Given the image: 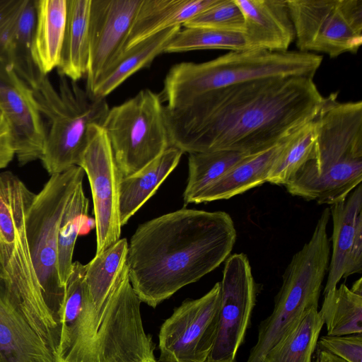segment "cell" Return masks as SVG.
<instances>
[{
    "label": "cell",
    "mask_w": 362,
    "mask_h": 362,
    "mask_svg": "<svg viewBox=\"0 0 362 362\" xmlns=\"http://www.w3.org/2000/svg\"><path fill=\"white\" fill-rule=\"evenodd\" d=\"M323 100L312 77H271L212 90L179 107L165 105V116L171 146L183 153L255 154L314 119Z\"/></svg>",
    "instance_id": "6da1fadb"
},
{
    "label": "cell",
    "mask_w": 362,
    "mask_h": 362,
    "mask_svg": "<svg viewBox=\"0 0 362 362\" xmlns=\"http://www.w3.org/2000/svg\"><path fill=\"white\" fill-rule=\"evenodd\" d=\"M236 230L225 211L181 209L137 228L126 265L141 302L156 308L226 261Z\"/></svg>",
    "instance_id": "7a4b0ae2"
},
{
    "label": "cell",
    "mask_w": 362,
    "mask_h": 362,
    "mask_svg": "<svg viewBox=\"0 0 362 362\" xmlns=\"http://www.w3.org/2000/svg\"><path fill=\"white\" fill-rule=\"evenodd\" d=\"M312 157L286 183L293 196L330 204L344 200L362 181V102L324 97L314 119Z\"/></svg>",
    "instance_id": "3957f363"
},
{
    "label": "cell",
    "mask_w": 362,
    "mask_h": 362,
    "mask_svg": "<svg viewBox=\"0 0 362 362\" xmlns=\"http://www.w3.org/2000/svg\"><path fill=\"white\" fill-rule=\"evenodd\" d=\"M322 57L300 51L261 49L230 51L214 59L181 62L168 71L163 83L162 101L179 107L208 92L235 84L271 77L313 78Z\"/></svg>",
    "instance_id": "277c9868"
},
{
    "label": "cell",
    "mask_w": 362,
    "mask_h": 362,
    "mask_svg": "<svg viewBox=\"0 0 362 362\" xmlns=\"http://www.w3.org/2000/svg\"><path fill=\"white\" fill-rule=\"evenodd\" d=\"M35 194L13 173H0V293L44 334L59 338L42 297L27 238L25 215Z\"/></svg>",
    "instance_id": "5b68a950"
},
{
    "label": "cell",
    "mask_w": 362,
    "mask_h": 362,
    "mask_svg": "<svg viewBox=\"0 0 362 362\" xmlns=\"http://www.w3.org/2000/svg\"><path fill=\"white\" fill-rule=\"evenodd\" d=\"M59 77L58 90L42 74L32 88L47 120L40 160L50 175L78 166L88 144L89 127L101 126L110 110L105 98L93 97L77 82Z\"/></svg>",
    "instance_id": "8992f818"
},
{
    "label": "cell",
    "mask_w": 362,
    "mask_h": 362,
    "mask_svg": "<svg viewBox=\"0 0 362 362\" xmlns=\"http://www.w3.org/2000/svg\"><path fill=\"white\" fill-rule=\"evenodd\" d=\"M325 220H318L309 241L292 257L283 274L272 313L258 327L257 341L246 362H263L266 354L314 308L330 259Z\"/></svg>",
    "instance_id": "52a82bcc"
},
{
    "label": "cell",
    "mask_w": 362,
    "mask_h": 362,
    "mask_svg": "<svg viewBox=\"0 0 362 362\" xmlns=\"http://www.w3.org/2000/svg\"><path fill=\"white\" fill-rule=\"evenodd\" d=\"M84 175L78 165L50 175L35 194L25 215L27 238L42 297L60 333L65 286L58 272L59 226L66 204Z\"/></svg>",
    "instance_id": "ba28073f"
},
{
    "label": "cell",
    "mask_w": 362,
    "mask_h": 362,
    "mask_svg": "<svg viewBox=\"0 0 362 362\" xmlns=\"http://www.w3.org/2000/svg\"><path fill=\"white\" fill-rule=\"evenodd\" d=\"M101 127L122 177L136 173L171 147L165 105L160 94L149 89L110 108Z\"/></svg>",
    "instance_id": "9c48e42d"
},
{
    "label": "cell",
    "mask_w": 362,
    "mask_h": 362,
    "mask_svg": "<svg viewBox=\"0 0 362 362\" xmlns=\"http://www.w3.org/2000/svg\"><path fill=\"white\" fill-rule=\"evenodd\" d=\"M300 52L331 58L362 45V0H286Z\"/></svg>",
    "instance_id": "30bf717a"
},
{
    "label": "cell",
    "mask_w": 362,
    "mask_h": 362,
    "mask_svg": "<svg viewBox=\"0 0 362 362\" xmlns=\"http://www.w3.org/2000/svg\"><path fill=\"white\" fill-rule=\"evenodd\" d=\"M221 303L217 282L197 299L174 309L160 327L159 362H208L216 337Z\"/></svg>",
    "instance_id": "8fae6325"
},
{
    "label": "cell",
    "mask_w": 362,
    "mask_h": 362,
    "mask_svg": "<svg viewBox=\"0 0 362 362\" xmlns=\"http://www.w3.org/2000/svg\"><path fill=\"white\" fill-rule=\"evenodd\" d=\"M78 166L86 173L90 185L97 255L120 239L122 229L119 194L122 175L100 125L89 127L88 144Z\"/></svg>",
    "instance_id": "7c38bea8"
},
{
    "label": "cell",
    "mask_w": 362,
    "mask_h": 362,
    "mask_svg": "<svg viewBox=\"0 0 362 362\" xmlns=\"http://www.w3.org/2000/svg\"><path fill=\"white\" fill-rule=\"evenodd\" d=\"M220 284L218 325L208 362H235L256 302L255 283L245 254L228 257Z\"/></svg>",
    "instance_id": "4fadbf2b"
},
{
    "label": "cell",
    "mask_w": 362,
    "mask_h": 362,
    "mask_svg": "<svg viewBox=\"0 0 362 362\" xmlns=\"http://www.w3.org/2000/svg\"><path fill=\"white\" fill-rule=\"evenodd\" d=\"M141 0H90L86 91L125 51Z\"/></svg>",
    "instance_id": "5bb4252c"
},
{
    "label": "cell",
    "mask_w": 362,
    "mask_h": 362,
    "mask_svg": "<svg viewBox=\"0 0 362 362\" xmlns=\"http://www.w3.org/2000/svg\"><path fill=\"white\" fill-rule=\"evenodd\" d=\"M0 110L12 129L19 165L40 160L46 126L33 90L10 64L1 62Z\"/></svg>",
    "instance_id": "9a60e30c"
},
{
    "label": "cell",
    "mask_w": 362,
    "mask_h": 362,
    "mask_svg": "<svg viewBox=\"0 0 362 362\" xmlns=\"http://www.w3.org/2000/svg\"><path fill=\"white\" fill-rule=\"evenodd\" d=\"M244 18L247 49L286 52L295 39L286 0H235Z\"/></svg>",
    "instance_id": "2e32d148"
},
{
    "label": "cell",
    "mask_w": 362,
    "mask_h": 362,
    "mask_svg": "<svg viewBox=\"0 0 362 362\" xmlns=\"http://www.w3.org/2000/svg\"><path fill=\"white\" fill-rule=\"evenodd\" d=\"M0 362H57V355L33 322L0 293Z\"/></svg>",
    "instance_id": "e0dca14e"
},
{
    "label": "cell",
    "mask_w": 362,
    "mask_h": 362,
    "mask_svg": "<svg viewBox=\"0 0 362 362\" xmlns=\"http://www.w3.org/2000/svg\"><path fill=\"white\" fill-rule=\"evenodd\" d=\"M217 0H141L125 50L165 30L182 26Z\"/></svg>",
    "instance_id": "ac0fdd59"
},
{
    "label": "cell",
    "mask_w": 362,
    "mask_h": 362,
    "mask_svg": "<svg viewBox=\"0 0 362 362\" xmlns=\"http://www.w3.org/2000/svg\"><path fill=\"white\" fill-rule=\"evenodd\" d=\"M291 136L266 150L247 156L195 197L192 203L228 199L266 182L272 166Z\"/></svg>",
    "instance_id": "d6986e66"
},
{
    "label": "cell",
    "mask_w": 362,
    "mask_h": 362,
    "mask_svg": "<svg viewBox=\"0 0 362 362\" xmlns=\"http://www.w3.org/2000/svg\"><path fill=\"white\" fill-rule=\"evenodd\" d=\"M36 21L32 45L34 64L42 74L57 69L66 21V0H35Z\"/></svg>",
    "instance_id": "ffe728a7"
},
{
    "label": "cell",
    "mask_w": 362,
    "mask_h": 362,
    "mask_svg": "<svg viewBox=\"0 0 362 362\" xmlns=\"http://www.w3.org/2000/svg\"><path fill=\"white\" fill-rule=\"evenodd\" d=\"M184 153L171 146L136 173L119 182V217L122 226L150 199L178 165Z\"/></svg>",
    "instance_id": "44dd1931"
},
{
    "label": "cell",
    "mask_w": 362,
    "mask_h": 362,
    "mask_svg": "<svg viewBox=\"0 0 362 362\" xmlns=\"http://www.w3.org/2000/svg\"><path fill=\"white\" fill-rule=\"evenodd\" d=\"M329 209L333 221L332 252L327 270V280L323 291L324 296L335 289L343 278L348 253L357 227L362 221L361 183L344 200L331 205Z\"/></svg>",
    "instance_id": "7402d4cb"
},
{
    "label": "cell",
    "mask_w": 362,
    "mask_h": 362,
    "mask_svg": "<svg viewBox=\"0 0 362 362\" xmlns=\"http://www.w3.org/2000/svg\"><path fill=\"white\" fill-rule=\"evenodd\" d=\"M66 21L59 75L77 82L86 77L89 60L90 0H66Z\"/></svg>",
    "instance_id": "603a6c76"
},
{
    "label": "cell",
    "mask_w": 362,
    "mask_h": 362,
    "mask_svg": "<svg viewBox=\"0 0 362 362\" xmlns=\"http://www.w3.org/2000/svg\"><path fill=\"white\" fill-rule=\"evenodd\" d=\"M180 28L175 26L165 30L126 49L88 93L95 98H105L132 75L149 66L157 56L164 52Z\"/></svg>",
    "instance_id": "cb8c5ba5"
},
{
    "label": "cell",
    "mask_w": 362,
    "mask_h": 362,
    "mask_svg": "<svg viewBox=\"0 0 362 362\" xmlns=\"http://www.w3.org/2000/svg\"><path fill=\"white\" fill-rule=\"evenodd\" d=\"M326 325L327 335L362 333V278L349 288L341 284L324 296L319 310Z\"/></svg>",
    "instance_id": "d4e9b609"
},
{
    "label": "cell",
    "mask_w": 362,
    "mask_h": 362,
    "mask_svg": "<svg viewBox=\"0 0 362 362\" xmlns=\"http://www.w3.org/2000/svg\"><path fill=\"white\" fill-rule=\"evenodd\" d=\"M88 208L89 201L84 194L81 182L69 197L59 226L58 272L64 286L71 272L77 237L88 233L92 228L88 216Z\"/></svg>",
    "instance_id": "484cf974"
},
{
    "label": "cell",
    "mask_w": 362,
    "mask_h": 362,
    "mask_svg": "<svg viewBox=\"0 0 362 362\" xmlns=\"http://www.w3.org/2000/svg\"><path fill=\"white\" fill-rule=\"evenodd\" d=\"M323 325L318 308H313L266 354L263 362H312Z\"/></svg>",
    "instance_id": "4316f807"
},
{
    "label": "cell",
    "mask_w": 362,
    "mask_h": 362,
    "mask_svg": "<svg viewBox=\"0 0 362 362\" xmlns=\"http://www.w3.org/2000/svg\"><path fill=\"white\" fill-rule=\"evenodd\" d=\"M249 155L232 151L189 153V175L183 194L185 205Z\"/></svg>",
    "instance_id": "83f0119b"
},
{
    "label": "cell",
    "mask_w": 362,
    "mask_h": 362,
    "mask_svg": "<svg viewBox=\"0 0 362 362\" xmlns=\"http://www.w3.org/2000/svg\"><path fill=\"white\" fill-rule=\"evenodd\" d=\"M315 140L316 129L313 119L289 137L272 166L267 182L285 186L298 169L311 158Z\"/></svg>",
    "instance_id": "f1b7e54d"
},
{
    "label": "cell",
    "mask_w": 362,
    "mask_h": 362,
    "mask_svg": "<svg viewBox=\"0 0 362 362\" xmlns=\"http://www.w3.org/2000/svg\"><path fill=\"white\" fill-rule=\"evenodd\" d=\"M221 49L230 51L247 49L243 33L210 28H185L175 35L164 52H182L199 49Z\"/></svg>",
    "instance_id": "f546056e"
},
{
    "label": "cell",
    "mask_w": 362,
    "mask_h": 362,
    "mask_svg": "<svg viewBox=\"0 0 362 362\" xmlns=\"http://www.w3.org/2000/svg\"><path fill=\"white\" fill-rule=\"evenodd\" d=\"M36 21L35 0H27L18 23L11 66L16 74L33 88L41 74L32 57Z\"/></svg>",
    "instance_id": "4dcf8cb0"
},
{
    "label": "cell",
    "mask_w": 362,
    "mask_h": 362,
    "mask_svg": "<svg viewBox=\"0 0 362 362\" xmlns=\"http://www.w3.org/2000/svg\"><path fill=\"white\" fill-rule=\"evenodd\" d=\"M183 26L210 28L243 33L244 18L235 0H217L216 4L195 16Z\"/></svg>",
    "instance_id": "1f68e13d"
},
{
    "label": "cell",
    "mask_w": 362,
    "mask_h": 362,
    "mask_svg": "<svg viewBox=\"0 0 362 362\" xmlns=\"http://www.w3.org/2000/svg\"><path fill=\"white\" fill-rule=\"evenodd\" d=\"M27 0H0V62L11 66L18 23Z\"/></svg>",
    "instance_id": "d6a6232c"
},
{
    "label": "cell",
    "mask_w": 362,
    "mask_h": 362,
    "mask_svg": "<svg viewBox=\"0 0 362 362\" xmlns=\"http://www.w3.org/2000/svg\"><path fill=\"white\" fill-rule=\"evenodd\" d=\"M317 349L329 351L346 362H362V333L322 336L318 339Z\"/></svg>",
    "instance_id": "836d02e7"
},
{
    "label": "cell",
    "mask_w": 362,
    "mask_h": 362,
    "mask_svg": "<svg viewBox=\"0 0 362 362\" xmlns=\"http://www.w3.org/2000/svg\"><path fill=\"white\" fill-rule=\"evenodd\" d=\"M15 156L16 146L13 132L0 110V170L7 167Z\"/></svg>",
    "instance_id": "e575fe53"
},
{
    "label": "cell",
    "mask_w": 362,
    "mask_h": 362,
    "mask_svg": "<svg viewBox=\"0 0 362 362\" xmlns=\"http://www.w3.org/2000/svg\"><path fill=\"white\" fill-rule=\"evenodd\" d=\"M362 272V221L359 223L356 235L348 253L343 278Z\"/></svg>",
    "instance_id": "d590c367"
},
{
    "label": "cell",
    "mask_w": 362,
    "mask_h": 362,
    "mask_svg": "<svg viewBox=\"0 0 362 362\" xmlns=\"http://www.w3.org/2000/svg\"><path fill=\"white\" fill-rule=\"evenodd\" d=\"M312 362H346L329 351L316 348Z\"/></svg>",
    "instance_id": "8d00e7d4"
}]
</instances>
